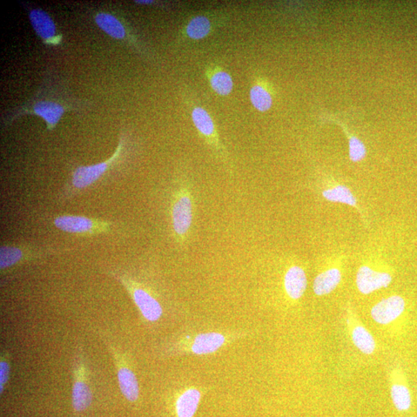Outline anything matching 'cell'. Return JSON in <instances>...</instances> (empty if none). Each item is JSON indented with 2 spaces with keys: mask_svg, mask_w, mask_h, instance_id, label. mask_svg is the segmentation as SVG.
<instances>
[{
  "mask_svg": "<svg viewBox=\"0 0 417 417\" xmlns=\"http://www.w3.org/2000/svg\"><path fill=\"white\" fill-rule=\"evenodd\" d=\"M211 24L210 20L203 16L193 18L188 24L186 33L193 39H200L210 33Z\"/></svg>",
  "mask_w": 417,
  "mask_h": 417,
  "instance_id": "ffe728a7",
  "label": "cell"
},
{
  "mask_svg": "<svg viewBox=\"0 0 417 417\" xmlns=\"http://www.w3.org/2000/svg\"><path fill=\"white\" fill-rule=\"evenodd\" d=\"M64 250L65 249L60 250L55 248L36 249L17 245H3L0 248V269L3 271L24 260Z\"/></svg>",
  "mask_w": 417,
  "mask_h": 417,
  "instance_id": "277c9868",
  "label": "cell"
},
{
  "mask_svg": "<svg viewBox=\"0 0 417 417\" xmlns=\"http://www.w3.org/2000/svg\"><path fill=\"white\" fill-rule=\"evenodd\" d=\"M35 111L38 116L44 118L51 126H55L64 114L62 106L53 103L42 102L37 103Z\"/></svg>",
  "mask_w": 417,
  "mask_h": 417,
  "instance_id": "e0dca14e",
  "label": "cell"
},
{
  "mask_svg": "<svg viewBox=\"0 0 417 417\" xmlns=\"http://www.w3.org/2000/svg\"><path fill=\"white\" fill-rule=\"evenodd\" d=\"M73 406L77 411H83L91 405V392L89 387L83 381H76L73 387Z\"/></svg>",
  "mask_w": 417,
  "mask_h": 417,
  "instance_id": "2e32d148",
  "label": "cell"
},
{
  "mask_svg": "<svg viewBox=\"0 0 417 417\" xmlns=\"http://www.w3.org/2000/svg\"><path fill=\"white\" fill-rule=\"evenodd\" d=\"M120 281L127 289H130L134 303L147 320L156 321L160 319L161 314H163V308H161L157 299H154L150 294L143 290V288L130 285L122 278H120Z\"/></svg>",
  "mask_w": 417,
  "mask_h": 417,
  "instance_id": "52a82bcc",
  "label": "cell"
},
{
  "mask_svg": "<svg viewBox=\"0 0 417 417\" xmlns=\"http://www.w3.org/2000/svg\"><path fill=\"white\" fill-rule=\"evenodd\" d=\"M53 225L67 233L92 235L109 233L114 230V223L76 215H62L53 219Z\"/></svg>",
  "mask_w": 417,
  "mask_h": 417,
  "instance_id": "6da1fadb",
  "label": "cell"
},
{
  "mask_svg": "<svg viewBox=\"0 0 417 417\" xmlns=\"http://www.w3.org/2000/svg\"><path fill=\"white\" fill-rule=\"evenodd\" d=\"M136 3H141V4H149V3H152V1H136Z\"/></svg>",
  "mask_w": 417,
  "mask_h": 417,
  "instance_id": "484cf974",
  "label": "cell"
},
{
  "mask_svg": "<svg viewBox=\"0 0 417 417\" xmlns=\"http://www.w3.org/2000/svg\"><path fill=\"white\" fill-rule=\"evenodd\" d=\"M366 156V149L364 143L355 136L349 139V158L355 163H357Z\"/></svg>",
  "mask_w": 417,
  "mask_h": 417,
  "instance_id": "cb8c5ba5",
  "label": "cell"
},
{
  "mask_svg": "<svg viewBox=\"0 0 417 417\" xmlns=\"http://www.w3.org/2000/svg\"><path fill=\"white\" fill-rule=\"evenodd\" d=\"M352 339L355 347L362 353L370 355L375 351V339L365 327L356 326L353 330Z\"/></svg>",
  "mask_w": 417,
  "mask_h": 417,
  "instance_id": "5bb4252c",
  "label": "cell"
},
{
  "mask_svg": "<svg viewBox=\"0 0 417 417\" xmlns=\"http://www.w3.org/2000/svg\"><path fill=\"white\" fill-rule=\"evenodd\" d=\"M10 376V366L8 362L2 361L0 363V393H3L4 386L8 382Z\"/></svg>",
  "mask_w": 417,
  "mask_h": 417,
  "instance_id": "d4e9b609",
  "label": "cell"
},
{
  "mask_svg": "<svg viewBox=\"0 0 417 417\" xmlns=\"http://www.w3.org/2000/svg\"><path fill=\"white\" fill-rule=\"evenodd\" d=\"M405 301L401 296L393 295L375 305L371 310V316L378 324L388 325L400 317L405 312Z\"/></svg>",
  "mask_w": 417,
  "mask_h": 417,
  "instance_id": "5b68a950",
  "label": "cell"
},
{
  "mask_svg": "<svg viewBox=\"0 0 417 417\" xmlns=\"http://www.w3.org/2000/svg\"><path fill=\"white\" fill-rule=\"evenodd\" d=\"M193 222V201L189 190L181 189L175 197L172 206V223L175 234L184 240Z\"/></svg>",
  "mask_w": 417,
  "mask_h": 417,
  "instance_id": "7a4b0ae2",
  "label": "cell"
},
{
  "mask_svg": "<svg viewBox=\"0 0 417 417\" xmlns=\"http://www.w3.org/2000/svg\"><path fill=\"white\" fill-rule=\"evenodd\" d=\"M96 23L100 29L114 38L123 39L125 37V31L123 24L110 15L99 13L96 17Z\"/></svg>",
  "mask_w": 417,
  "mask_h": 417,
  "instance_id": "9a60e30c",
  "label": "cell"
},
{
  "mask_svg": "<svg viewBox=\"0 0 417 417\" xmlns=\"http://www.w3.org/2000/svg\"><path fill=\"white\" fill-rule=\"evenodd\" d=\"M200 399L201 393L198 389L186 390L177 402L178 417H193L198 409Z\"/></svg>",
  "mask_w": 417,
  "mask_h": 417,
  "instance_id": "8fae6325",
  "label": "cell"
},
{
  "mask_svg": "<svg viewBox=\"0 0 417 417\" xmlns=\"http://www.w3.org/2000/svg\"><path fill=\"white\" fill-rule=\"evenodd\" d=\"M391 274L373 270L368 266H362L356 274V286L363 294H369L391 284Z\"/></svg>",
  "mask_w": 417,
  "mask_h": 417,
  "instance_id": "8992f818",
  "label": "cell"
},
{
  "mask_svg": "<svg viewBox=\"0 0 417 417\" xmlns=\"http://www.w3.org/2000/svg\"><path fill=\"white\" fill-rule=\"evenodd\" d=\"M211 85L213 89L222 96L230 95L233 87L231 77L224 71L215 73L211 80Z\"/></svg>",
  "mask_w": 417,
  "mask_h": 417,
  "instance_id": "603a6c76",
  "label": "cell"
},
{
  "mask_svg": "<svg viewBox=\"0 0 417 417\" xmlns=\"http://www.w3.org/2000/svg\"><path fill=\"white\" fill-rule=\"evenodd\" d=\"M322 196L328 201L334 203H341L352 206H356V201L354 195L348 187L343 185L336 186L332 189L323 191Z\"/></svg>",
  "mask_w": 417,
  "mask_h": 417,
  "instance_id": "ac0fdd59",
  "label": "cell"
},
{
  "mask_svg": "<svg viewBox=\"0 0 417 417\" xmlns=\"http://www.w3.org/2000/svg\"><path fill=\"white\" fill-rule=\"evenodd\" d=\"M250 96L253 106L259 112H265L271 109L273 103L272 97L263 87L260 85L253 87Z\"/></svg>",
  "mask_w": 417,
  "mask_h": 417,
  "instance_id": "44dd1931",
  "label": "cell"
},
{
  "mask_svg": "<svg viewBox=\"0 0 417 417\" xmlns=\"http://www.w3.org/2000/svg\"><path fill=\"white\" fill-rule=\"evenodd\" d=\"M308 285L307 277L303 269L293 266L288 269L285 276V287L289 297L297 300L303 296Z\"/></svg>",
  "mask_w": 417,
  "mask_h": 417,
  "instance_id": "ba28073f",
  "label": "cell"
},
{
  "mask_svg": "<svg viewBox=\"0 0 417 417\" xmlns=\"http://www.w3.org/2000/svg\"><path fill=\"white\" fill-rule=\"evenodd\" d=\"M341 273L338 268H331L319 274L313 283V290L316 295L323 296L330 294L340 284Z\"/></svg>",
  "mask_w": 417,
  "mask_h": 417,
  "instance_id": "30bf717a",
  "label": "cell"
},
{
  "mask_svg": "<svg viewBox=\"0 0 417 417\" xmlns=\"http://www.w3.org/2000/svg\"><path fill=\"white\" fill-rule=\"evenodd\" d=\"M226 337L218 332L199 334L195 338L191 351L197 355H206L217 352L224 345Z\"/></svg>",
  "mask_w": 417,
  "mask_h": 417,
  "instance_id": "9c48e42d",
  "label": "cell"
},
{
  "mask_svg": "<svg viewBox=\"0 0 417 417\" xmlns=\"http://www.w3.org/2000/svg\"><path fill=\"white\" fill-rule=\"evenodd\" d=\"M30 19L33 29L39 37L48 39L55 36L56 32L55 23L45 12L39 10H32Z\"/></svg>",
  "mask_w": 417,
  "mask_h": 417,
  "instance_id": "7c38bea8",
  "label": "cell"
},
{
  "mask_svg": "<svg viewBox=\"0 0 417 417\" xmlns=\"http://www.w3.org/2000/svg\"><path fill=\"white\" fill-rule=\"evenodd\" d=\"M192 118L200 133L205 136H211L214 131V125L210 114L202 107H197L192 113Z\"/></svg>",
  "mask_w": 417,
  "mask_h": 417,
  "instance_id": "7402d4cb",
  "label": "cell"
},
{
  "mask_svg": "<svg viewBox=\"0 0 417 417\" xmlns=\"http://www.w3.org/2000/svg\"><path fill=\"white\" fill-rule=\"evenodd\" d=\"M118 379L121 391L125 398L131 402L136 401L139 398V388L136 375L130 369L124 367L118 370Z\"/></svg>",
  "mask_w": 417,
  "mask_h": 417,
  "instance_id": "4fadbf2b",
  "label": "cell"
},
{
  "mask_svg": "<svg viewBox=\"0 0 417 417\" xmlns=\"http://www.w3.org/2000/svg\"><path fill=\"white\" fill-rule=\"evenodd\" d=\"M391 398L396 409L400 412L407 411L411 407V394L405 385L393 384L391 387Z\"/></svg>",
  "mask_w": 417,
  "mask_h": 417,
  "instance_id": "d6986e66",
  "label": "cell"
},
{
  "mask_svg": "<svg viewBox=\"0 0 417 417\" xmlns=\"http://www.w3.org/2000/svg\"><path fill=\"white\" fill-rule=\"evenodd\" d=\"M116 154L109 161H104L96 165L89 166H80L73 173L69 189L64 190L63 197L71 198L80 191L85 190L86 188L95 184L100 177L103 176L112 163Z\"/></svg>",
  "mask_w": 417,
  "mask_h": 417,
  "instance_id": "3957f363",
  "label": "cell"
}]
</instances>
